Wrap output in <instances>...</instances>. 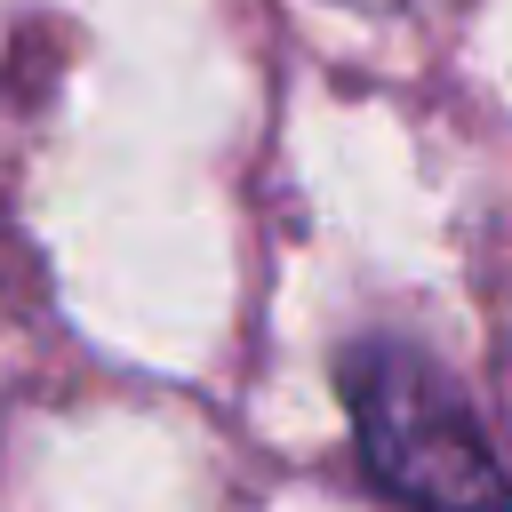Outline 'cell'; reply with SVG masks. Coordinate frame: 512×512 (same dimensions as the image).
<instances>
[{
  "label": "cell",
  "instance_id": "6da1fadb",
  "mask_svg": "<svg viewBox=\"0 0 512 512\" xmlns=\"http://www.w3.org/2000/svg\"><path fill=\"white\" fill-rule=\"evenodd\" d=\"M344 408L384 496L408 512H512V456L464 384L416 344L368 336L344 352Z\"/></svg>",
  "mask_w": 512,
  "mask_h": 512
}]
</instances>
